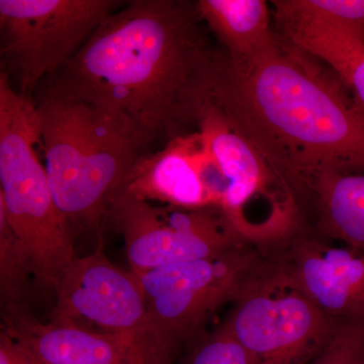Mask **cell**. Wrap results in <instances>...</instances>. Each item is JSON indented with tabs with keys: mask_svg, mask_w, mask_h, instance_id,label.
Instances as JSON below:
<instances>
[{
	"mask_svg": "<svg viewBox=\"0 0 364 364\" xmlns=\"http://www.w3.org/2000/svg\"><path fill=\"white\" fill-rule=\"evenodd\" d=\"M205 25L198 2L132 0L50 78L121 119L150 148L198 130L219 52Z\"/></svg>",
	"mask_w": 364,
	"mask_h": 364,
	"instance_id": "6da1fadb",
	"label": "cell"
},
{
	"mask_svg": "<svg viewBox=\"0 0 364 364\" xmlns=\"http://www.w3.org/2000/svg\"><path fill=\"white\" fill-rule=\"evenodd\" d=\"M313 59L280 33L249 65L219 51L210 91L296 198L321 177L364 173V116L336 74Z\"/></svg>",
	"mask_w": 364,
	"mask_h": 364,
	"instance_id": "7a4b0ae2",
	"label": "cell"
},
{
	"mask_svg": "<svg viewBox=\"0 0 364 364\" xmlns=\"http://www.w3.org/2000/svg\"><path fill=\"white\" fill-rule=\"evenodd\" d=\"M35 107L55 202L76 228L100 230L134 164L150 148L133 129L48 77Z\"/></svg>",
	"mask_w": 364,
	"mask_h": 364,
	"instance_id": "3957f363",
	"label": "cell"
},
{
	"mask_svg": "<svg viewBox=\"0 0 364 364\" xmlns=\"http://www.w3.org/2000/svg\"><path fill=\"white\" fill-rule=\"evenodd\" d=\"M38 144L33 98L21 95L0 73V208L30 254L36 279L54 289L76 257L77 228L55 202Z\"/></svg>",
	"mask_w": 364,
	"mask_h": 364,
	"instance_id": "277c9868",
	"label": "cell"
},
{
	"mask_svg": "<svg viewBox=\"0 0 364 364\" xmlns=\"http://www.w3.org/2000/svg\"><path fill=\"white\" fill-rule=\"evenodd\" d=\"M54 289L53 320L114 339L136 364H171L176 345L153 322L140 282L107 259L102 243L90 255L74 258Z\"/></svg>",
	"mask_w": 364,
	"mask_h": 364,
	"instance_id": "5b68a950",
	"label": "cell"
},
{
	"mask_svg": "<svg viewBox=\"0 0 364 364\" xmlns=\"http://www.w3.org/2000/svg\"><path fill=\"white\" fill-rule=\"evenodd\" d=\"M119 0H0V73L32 97L85 45Z\"/></svg>",
	"mask_w": 364,
	"mask_h": 364,
	"instance_id": "8992f818",
	"label": "cell"
},
{
	"mask_svg": "<svg viewBox=\"0 0 364 364\" xmlns=\"http://www.w3.org/2000/svg\"><path fill=\"white\" fill-rule=\"evenodd\" d=\"M198 130L230 182L221 210L244 241L265 248L301 229L291 188L210 102L203 109Z\"/></svg>",
	"mask_w": 364,
	"mask_h": 364,
	"instance_id": "52a82bcc",
	"label": "cell"
},
{
	"mask_svg": "<svg viewBox=\"0 0 364 364\" xmlns=\"http://www.w3.org/2000/svg\"><path fill=\"white\" fill-rule=\"evenodd\" d=\"M267 265L263 248L245 244L214 257L136 275L153 322L172 344L195 334L219 309L235 304Z\"/></svg>",
	"mask_w": 364,
	"mask_h": 364,
	"instance_id": "ba28073f",
	"label": "cell"
},
{
	"mask_svg": "<svg viewBox=\"0 0 364 364\" xmlns=\"http://www.w3.org/2000/svg\"><path fill=\"white\" fill-rule=\"evenodd\" d=\"M225 324L252 364H308L341 323L321 312L267 257Z\"/></svg>",
	"mask_w": 364,
	"mask_h": 364,
	"instance_id": "9c48e42d",
	"label": "cell"
},
{
	"mask_svg": "<svg viewBox=\"0 0 364 364\" xmlns=\"http://www.w3.org/2000/svg\"><path fill=\"white\" fill-rule=\"evenodd\" d=\"M107 221L123 237L131 272L135 274L214 257L250 244L217 208L158 207L119 193L109 208Z\"/></svg>",
	"mask_w": 364,
	"mask_h": 364,
	"instance_id": "30bf717a",
	"label": "cell"
},
{
	"mask_svg": "<svg viewBox=\"0 0 364 364\" xmlns=\"http://www.w3.org/2000/svg\"><path fill=\"white\" fill-rule=\"evenodd\" d=\"M264 251L270 267L327 317L364 321V251L303 229Z\"/></svg>",
	"mask_w": 364,
	"mask_h": 364,
	"instance_id": "8fae6325",
	"label": "cell"
},
{
	"mask_svg": "<svg viewBox=\"0 0 364 364\" xmlns=\"http://www.w3.org/2000/svg\"><path fill=\"white\" fill-rule=\"evenodd\" d=\"M208 153L200 131L176 136L162 149L141 157L119 193L170 207L214 208L205 186Z\"/></svg>",
	"mask_w": 364,
	"mask_h": 364,
	"instance_id": "7c38bea8",
	"label": "cell"
},
{
	"mask_svg": "<svg viewBox=\"0 0 364 364\" xmlns=\"http://www.w3.org/2000/svg\"><path fill=\"white\" fill-rule=\"evenodd\" d=\"M2 330L35 364H136L114 339L69 321L37 320L23 305L2 309Z\"/></svg>",
	"mask_w": 364,
	"mask_h": 364,
	"instance_id": "4fadbf2b",
	"label": "cell"
},
{
	"mask_svg": "<svg viewBox=\"0 0 364 364\" xmlns=\"http://www.w3.org/2000/svg\"><path fill=\"white\" fill-rule=\"evenodd\" d=\"M205 26L224 46L232 65H249L274 45L269 7L263 0H200Z\"/></svg>",
	"mask_w": 364,
	"mask_h": 364,
	"instance_id": "5bb4252c",
	"label": "cell"
},
{
	"mask_svg": "<svg viewBox=\"0 0 364 364\" xmlns=\"http://www.w3.org/2000/svg\"><path fill=\"white\" fill-rule=\"evenodd\" d=\"M318 213L320 236L364 251V173H334L308 191Z\"/></svg>",
	"mask_w": 364,
	"mask_h": 364,
	"instance_id": "9a60e30c",
	"label": "cell"
},
{
	"mask_svg": "<svg viewBox=\"0 0 364 364\" xmlns=\"http://www.w3.org/2000/svg\"><path fill=\"white\" fill-rule=\"evenodd\" d=\"M287 38L336 74L364 116V42L346 33L311 26L293 28Z\"/></svg>",
	"mask_w": 364,
	"mask_h": 364,
	"instance_id": "2e32d148",
	"label": "cell"
},
{
	"mask_svg": "<svg viewBox=\"0 0 364 364\" xmlns=\"http://www.w3.org/2000/svg\"><path fill=\"white\" fill-rule=\"evenodd\" d=\"M272 6L277 28L313 26L364 42V0H275Z\"/></svg>",
	"mask_w": 364,
	"mask_h": 364,
	"instance_id": "e0dca14e",
	"label": "cell"
},
{
	"mask_svg": "<svg viewBox=\"0 0 364 364\" xmlns=\"http://www.w3.org/2000/svg\"><path fill=\"white\" fill-rule=\"evenodd\" d=\"M31 275L35 277L30 254L14 233L0 208V296L2 309L23 305Z\"/></svg>",
	"mask_w": 364,
	"mask_h": 364,
	"instance_id": "ac0fdd59",
	"label": "cell"
},
{
	"mask_svg": "<svg viewBox=\"0 0 364 364\" xmlns=\"http://www.w3.org/2000/svg\"><path fill=\"white\" fill-rule=\"evenodd\" d=\"M308 364H364V321H349Z\"/></svg>",
	"mask_w": 364,
	"mask_h": 364,
	"instance_id": "d6986e66",
	"label": "cell"
},
{
	"mask_svg": "<svg viewBox=\"0 0 364 364\" xmlns=\"http://www.w3.org/2000/svg\"><path fill=\"white\" fill-rule=\"evenodd\" d=\"M188 364H252V361L224 323L196 347Z\"/></svg>",
	"mask_w": 364,
	"mask_h": 364,
	"instance_id": "ffe728a7",
	"label": "cell"
},
{
	"mask_svg": "<svg viewBox=\"0 0 364 364\" xmlns=\"http://www.w3.org/2000/svg\"><path fill=\"white\" fill-rule=\"evenodd\" d=\"M0 364H35L4 330L0 334Z\"/></svg>",
	"mask_w": 364,
	"mask_h": 364,
	"instance_id": "44dd1931",
	"label": "cell"
}]
</instances>
